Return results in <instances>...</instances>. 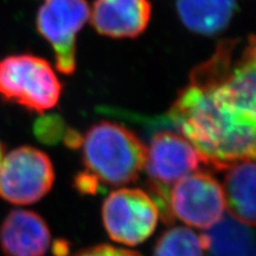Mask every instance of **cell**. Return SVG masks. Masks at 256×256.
<instances>
[{
	"label": "cell",
	"mask_w": 256,
	"mask_h": 256,
	"mask_svg": "<svg viewBox=\"0 0 256 256\" xmlns=\"http://www.w3.org/2000/svg\"><path fill=\"white\" fill-rule=\"evenodd\" d=\"M50 240L49 226L34 211L12 210L0 229V244L6 256H44Z\"/></svg>",
	"instance_id": "cell-10"
},
{
	"label": "cell",
	"mask_w": 256,
	"mask_h": 256,
	"mask_svg": "<svg viewBox=\"0 0 256 256\" xmlns=\"http://www.w3.org/2000/svg\"><path fill=\"white\" fill-rule=\"evenodd\" d=\"M90 18L87 0H44L37 14V30L55 54L56 68L66 75L76 69V37Z\"/></svg>",
	"instance_id": "cell-6"
},
{
	"label": "cell",
	"mask_w": 256,
	"mask_h": 256,
	"mask_svg": "<svg viewBox=\"0 0 256 256\" xmlns=\"http://www.w3.org/2000/svg\"><path fill=\"white\" fill-rule=\"evenodd\" d=\"M84 172L110 186L136 182L144 168L146 146L124 124L102 121L89 128L82 140Z\"/></svg>",
	"instance_id": "cell-2"
},
{
	"label": "cell",
	"mask_w": 256,
	"mask_h": 256,
	"mask_svg": "<svg viewBox=\"0 0 256 256\" xmlns=\"http://www.w3.org/2000/svg\"><path fill=\"white\" fill-rule=\"evenodd\" d=\"M2 159V144H0V162Z\"/></svg>",
	"instance_id": "cell-20"
},
{
	"label": "cell",
	"mask_w": 256,
	"mask_h": 256,
	"mask_svg": "<svg viewBox=\"0 0 256 256\" xmlns=\"http://www.w3.org/2000/svg\"><path fill=\"white\" fill-rule=\"evenodd\" d=\"M55 182L51 159L40 150L22 146L0 162V197L17 206L40 200Z\"/></svg>",
	"instance_id": "cell-4"
},
{
	"label": "cell",
	"mask_w": 256,
	"mask_h": 256,
	"mask_svg": "<svg viewBox=\"0 0 256 256\" xmlns=\"http://www.w3.org/2000/svg\"><path fill=\"white\" fill-rule=\"evenodd\" d=\"M153 256H206V249L200 235L186 226H176L160 236Z\"/></svg>",
	"instance_id": "cell-16"
},
{
	"label": "cell",
	"mask_w": 256,
	"mask_h": 256,
	"mask_svg": "<svg viewBox=\"0 0 256 256\" xmlns=\"http://www.w3.org/2000/svg\"><path fill=\"white\" fill-rule=\"evenodd\" d=\"M200 238L209 256H256L255 234L230 215H223Z\"/></svg>",
	"instance_id": "cell-14"
},
{
	"label": "cell",
	"mask_w": 256,
	"mask_h": 256,
	"mask_svg": "<svg viewBox=\"0 0 256 256\" xmlns=\"http://www.w3.org/2000/svg\"><path fill=\"white\" fill-rule=\"evenodd\" d=\"M238 43L236 40H220L215 54L192 70L188 84L203 90H212L222 84L232 69V55Z\"/></svg>",
	"instance_id": "cell-15"
},
{
	"label": "cell",
	"mask_w": 256,
	"mask_h": 256,
	"mask_svg": "<svg viewBox=\"0 0 256 256\" xmlns=\"http://www.w3.org/2000/svg\"><path fill=\"white\" fill-rule=\"evenodd\" d=\"M151 14L148 0H95L90 22L102 36L136 38L148 26Z\"/></svg>",
	"instance_id": "cell-9"
},
{
	"label": "cell",
	"mask_w": 256,
	"mask_h": 256,
	"mask_svg": "<svg viewBox=\"0 0 256 256\" xmlns=\"http://www.w3.org/2000/svg\"><path fill=\"white\" fill-rule=\"evenodd\" d=\"M166 118L204 164L216 171L256 162V126L220 104L212 90L188 84L178 92Z\"/></svg>",
	"instance_id": "cell-1"
},
{
	"label": "cell",
	"mask_w": 256,
	"mask_h": 256,
	"mask_svg": "<svg viewBox=\"0 0 256 256\" xmlns=\"http://www.w3.org/2000/svg\"><path fill=\"white\" fill-rule=\"evenodd\" d=\"M176 10L188 30L210 37L229 26L238 5L236 0H176Z\"/></svg>",
	"instance_id": "cell-13"
},
{
	"label": "cell",
	"mask_w": 256,
	"mask_h": 256,
	"mask_svg": "<svg viewBox=\"0 0 256 256\" xmlns=\"http://www.w3.org/2000/svg\"><path fill=\"white\" fill-rule=\"evenodd\" d=\"M159 211L148 194L139 188H120L106 198L102 220L115 242L136 246L154 232Z\"/></svg>",
	"instance_id": "cell-5"
},
{
	"label": "cell",
	"mask_w": 256,
	"mask_h": 256,
	"mask_svg": "<svg viewBox=\"0 0 256 256\" xmlns=\"http://www.w3.org/2000/svg\"><path fill=\"white\" fill-rule=\"evenodd\" d=\"M241 58L256 60V37L255 36H252L249 38L248 46H246L244 51H243Z\"/></svg>",
	"instance_id": "cell-19"
},
{
	"label": "cell",
	"mask_w": 256,
	"mask_h": 256,
	"mask_svg": "<svg viewBox=\"0 0 256 256\" xmlns=\"http://www.w3.org/2000/svg\"><path fill=\"white\" fill-rule=\"evenodd\" d=\"M68 127L58 115H48L38 119L34 124V134L44 144H57L66 136Z\"/></svg>",
	"instance_id": "cell-17"
},
{
	"label": "cell",
	"mask_w": 256,
	"mask_h": 256,
	"mask_svg": "<svg viewBox=\"0 0 256 256\" xmlns=\"http://www.w3.org/2000/svg\"><path fill=\"white\" fill-rule=\"evenodd\" d=\"M212 92L228 110L256 126V60L241 58Z\"/></svg>",
	"instance_id": "cell-11"
},
{
	"label": "cell",
	"mask_w": 256,
	"mask_h": 256,
	"mask_svg": "<svg viewBox=\"0 0 256 256\" xmlns=\"http://www.w3.org/2000/svg\"><path fill=\"white\" fill-rule=\"evenodd\" d=\"M222 188L229 215L246 226H256V162L229 168Z\"/></svg>",
	"instance_id": "cell-12"
},
{
	"label": "cell",
	"mask_w": 256,
	"mask_h": 256,
	"mask_svg": "<svg viewBox=\"0 0 256 256\" xmlns=\"http://www.w3.org/2000/svg\"><path fill=\"white\" fill-rule=\"evenodd\" d=\"M202 164L200 153L183 136L171 130L156 132L146 148L144 165L150 191L170 192L172 185L197 172Z\"/></svg>",
	"instance_id": "cell-8"
},
{
	"label": "cell",
	"mask_w": 256,
	"mask_h": 256,
	"mask_svg": "<svg viewBox=\"0 0 256 256\" xmlns=\"http://www.w3.org/2000/svg\"><path fill=\"white\" fill-rule=\"evenodd\" d=\"M62 83L50 63L31 54L0 60V96L6 101L43 114L58 104Z\"/></svg>",
	"instance_id": "cell-3"
},
{
	"label": "cell",
	"mask_w": 256,
	"mask_h": 256,
	"mask_svg": "<svg viewBox=\"0 0 256 256\" xmlns=\"http://www.w3.org/2000/svg\"><path fill=\"white\" fill-rule=\"evenodd\" d=\"M74 256H142V255L136 252L128 250V249L115 248V247H112V246L102 244V246H96V247L86 249V250L80 252Z\"/></svg>",
	"instance_id": "cell-18"
},
{
	"label": "cell",
	"mask_w": 256,
	"mask_h": 256,
	"mask_svg": "<svg viewBox=\"0 0 256 256\" xmlns=\"http://www.w3.org/2000/svg\"><path fill=\"white\" fill-rule=\"evenodd\" d=\"M174 217L188 226L210 229L222 218L226 200L222 185L208 172H194L182 178L170 190Z\"/></svg>",
	"instance_id": "cell-7"
}]
</instances>
